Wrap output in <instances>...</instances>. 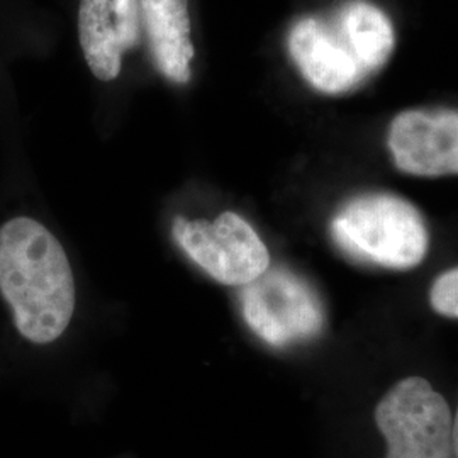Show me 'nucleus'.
I'll return each mask as SVG.
<instances>
[{"label": "nucleus", "instance_id": "obj_1", "mask_svg": "<svg viewBox=\"0 0 458 458\" xmlns=\"http://www.w3.org/2000/svg\"><path fill=\"white\" fill-rule=\"evenodd\" d=\"M391 19L369 0H346L331 16L301 17L289 31V55L314 90L344 96L360 89L393 56Z\"/></svg>", "mask_w": 458, "mask_h": 458}, {"label": "nucleus", "instance_id": "obj_2", "mask_svg": "<svg viewBox=\"0 0 458 458\" xmlns=\"http://www.w3.org/2000/svg\"><path fill=\"white\" fill-rule=\"evenodd\" d=\"M0 293L19 333L33 344L55 342L70 325L72 267L60 242L31 217L11 219L0 228Z\"/></svg>", "mask_w": 458, "mask_h": 458}, {"label": "nucleus", "instance_id": "obj_3", "mask_svg": "<svg viewBox=\"0 0 458 458\" xmlns=\"http://www.w3.org/2000/svg\"><path fill=\"white\" fill-rule=\"evenodd\" d=\"M331 238L355 262L411 270L425 260L429 231L410 200L387 192L352 197L333 216Z\"/></svg>", "mask_w": 458, "mask_h": 458}, {"label": "nucleus", "instance_id": "obj_4", "mask_svg": "<svg viewBox=\"0 0 458 458\" xmlns=\"http://www.w3.org/2000/svg\"><path fill=\"white\" fill-rule=\"evenodd\" d=\"M248 327L267 344L287 348L321 336L327 311L311 284L291 268L268 267L242 291Z\"/></svg>", "mask_w": 458, "mask_h": 458}, {"label": "nucleus", "instance_id": "obj_5", "mask_svg": "<svg viewBox=\"0 0 458 458\" xmlns=\"http://www.w3.org/2000/svg\"><path fill=\"white\" fill-rule=\"evenodd\" d=\"M376 423L386 458H455L452 410L423 377L397 382L377 404Z\"/></svg>", "mask_w": 458, "mask_h": 458}, {"label": "nucleus", "instance_id": "obj_6", "mask_svg": "<svg viewBox=\"0 0 458 458\" xmlns=\"http://www.w3.org/2000/svg\"><path fill=\"white\" fill-rule=\"evenodd\" d=\"M172 234L192 262L225 285L245 287L270 267L262 238L238 214L223 213L213 223L177 217Z\"/></svg>", "mask_w": 458, "mask_h": 458}, {"label": "nucleus", "instance_id": "obj_7", "mask_svg": "<svg viewBox=\"0 0 458 458\" xmlns=\"http://www.w3.org/2000/svg\"><path fill=\"white\" fill-rule=\"evenodd\" d=\"M387 148L403 174L429 179L458 175V111L399 113L389 124Z\"/></svg>", "mask_w": 458, "mask_h": 458}, {"label": "nucleus", "instance_id": "obj_8", "mask_svg": "<svg viewBox=\"0 0 458 458\" xmlns=\"http://www.w3.org/2000/svg\"><path fill=\"white\" fill-rule=\"evenodd\" d=\"M79 38L90 72L98 81H114L123 55L141 41L140 0H81Z\"/></svg>", "mask_w": 458, "mask_h": 458}, {"label": "nucleus", "instance_id": "obj_9", "mask_svg": "<svg viewBox=\"0 0 458 458\" xmlns=\"http://www.w3.org/2000/svg\"><path fill=\"white\" fill-rule=\"evenodd\" d=\"M140 4L153 64L170 82L189 83L194 60L189 0H140Z\"/></svg>", "mask_w": 458, "mask_h": 458}, {"label": "nucleus", "instance_id": "obj_10", "mask_svg": "<svg viewBox=\"0 0 458 458\" xmlns=\"http://www.w3.org/2000/svg\"><path fill=\"white\" fill-rule=\"evenodd\" d=\"M429 304L440 316L458 319V267L435 278L429 289Z\"/></svg>", "mask_w": 458, "mask_h": 458}, {"label": "nucleus", "instance_id": "obj_11", "mask_svg": "<svg viewBox=\"0 0 458 458\" xmlns=\"http://www.w3.org/2000/svg\"><path fill=\"white\" fill-rule=\"evenodd\" d=\"M454 454L455 458H458V408L454 418Z\"/></svg>", "mask_w": 458, "mask_h": 458}]
</instances>
